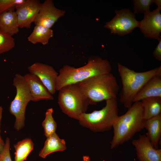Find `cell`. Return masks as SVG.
Here are the masks:
<instances>
[{
	"label": "cell",
	"instance_id": "1",
	"mask_svg": "<svg viewBox=\"0 0 161 161\" xmlns=\"http://www.w3.org/2000/svg\"><path fill=\"white\" fill-rule=\"evenodd\" d=\"M112 68L108 60L101 57L92 56L87 64L75 68L65 65L60 69L56 82V90L66 86L77 84L92 77L112 73Z\"/></svg>",
	"mask_w": 161,
	"mask_h": 161
},
{
	"label": "cell",
	"instance_id": "2",
	"mask_svg": "<svg viewBox=\"0 0 161 161\" xmlns=\"http://www.w3.org/2000/svg\"><path fill=\"white\" fill-rule=\"evenodd\" d=\"M145 120L141 101L133 103L124 114L119 116L114 123L110 148H117L131 139L144 129Z\"/></svg>",
	"mask_w": 161,
	"mask_h": 161
},
{
	"label": "cell",
	"instance_id": "3",
	"mask_svg": "<svg viewBox=\"0 0 161 161\" xmlns=\"http://www.w3.org/2000/svg\"><path fill=\"white\" fill-rule=\"evenodd\" d=\"M118 70L122 85L120 100L124 107L129 109L135 97L145 84L154 76L161 74V66L147 71L137 72L120 63Z\"/></svg>",
	"mask_w": 161,
	"mask_h": 161
},
{
	"label": "cell",
	"instance_id": "4",
	"mask_svg": "<svg viewBox=\"0 0 161 161\" xmlns=\"http://www.w3.org/2000/svg\"><path fill=\"white\" fill-rule=\"evenodd\" d=\"M77 84L92 105L117 98L120 88L112 73L92 77Z\"/></svg>",
	"mask_w": 161,
	"mask_h": 161
},
{
	"label": "cell",
	"instance_id": "5",
	"mask_svg": "<svg viewBox=\"0 0 161 161\" xmlns=\"http://www.w3.org/2000/svg\"><path fill=\"white\" fill-rule=\"evenodd\" d=\"M117 99L106 100V105L100 110L82 114L78 120L79 124L94 132L110 130L119 116Z\"/></svg>",
	"mask_w": 161,
	"mask_h": 161
},
{
	"label": "cell",
	"instance_id": "6",
	"mask_svg": "<svg viewBox=\"0 0 161 161\" xmlns=\"http://www.w3.org/2000/svg\"><path fill=\"white\" fill-rule=\"evenodd\" d=\"M58 103L64 113L78 120L90 105L89 99L77 83L66 86L59 90Z\"/></svg>",
	"mask_w": 161,
	"mask_h": 161
},
{
	"label": "cell",
	"instance_id": "7",
	"mask_svg": "<svg viewBox=\"0 0 161 161\" xmlns=\"http://www.w3.org/2000/svg\"><path fill=\"white\" fill-rule=\"evenodd\" d=\"M13 84L16 92L14 99L10 103L9 111L15 117L14 127L19 131L24 126L26 108L28 103L32 101V97L24 76L16 74Z\"/></svg>",
	"mask_w": 161,
	"mask_h": 161
},
{
	"label": "cell",
	"instance_id": "8",
	"mask_svg": "<svg viewBox=\"0 0 161 161\" xmlns=\"http://www.w3.org/2000/svg\"><path fill=\"white\" fill-rule=\"evenodd\" d=\"M114 12L115 15L104 26L110 30L111 33L124 36L131 32L135 28L139 27L140 21L136 20L135 14L129 9L115 10Z\"/></svg>",
	"mask_w": 161,
	"mask_h": 161
},
{
	"label": "cell",
	"instance_id": "9",
	"mask_svg": "<svg viewBox=\"0 0 161 161\" xmlns=\"http://www.w3.org/2000/svg\"><path fill=\"white\" fill-rule=\"evenodd\" d=\"M41 3L39 0H26L15 9L19 28L30 29L40 10Z\"/></svg>",
	"mask_w": 161,
	"mask_h": 161
},
{
	"label": "cell",
	"instance_id": "10",
	"mask_svg": "<svg viewBox=\"0 0 161 161\" xmlns=\"http://www.w3.org/2000/svg\"><path fill=\"white\" fill-rule=\"evenodd\" d=\"M28 69L30 73L38 78L52 95L55 93L58 74L52 66L37 62L28 66Z\"/></svg>",
	"mask_w": 161,
	"mask_h": 161
},
{
	"label": "cell",
	"instance_id": "11",
	"mask_svg": "<svg viewBox=\"0 0 161 161\" xmlns=\"http://www.w3.org/2000/svg\"><path fill=\"white\" fill-rule=\"evenodd\" d=\"M161 10L157 8L144 15L143 18L140 21L139 28L145 37L158 41L161 39Z\"/></svg>",
	"mask_w": 161,
	"mask_h": 161
},
{
	"label": "cell",
	"instance_id": "12",
	"mask_svg": "<svg viewBox=\"0 0 161 161\" xmlns=\"http://www.w3.org/2000/svg\"><path fill=\"white\" fill-rule=\"evenodd\" d=\"M131 143L139 161H161V149L155 148L145 134L140 135Z\"/></svg>",
	"mask_w": 161,
	"mask_h": 161
},
{
	"label": "cell",
	"instance_id": "13",
	"mask_svg": "<svg viewBox=\"0 0 161 161\" xmlns=\"http://www.w3.org/2000/svg\"><path fill=\"white\" fill-rule=\"evenodd\" d=\"M65 13L64 10L58 9L55 6L52 0H46L41 3L34 23L35 25H41L51 29L58 19L64 16Z\"/></svg>",
	"mask_w": 161,
	"mask_h": 161
},
{
	"label": "cell",
	"instance_id": "14",
	"mask_svg": "<svg viewBox=\"0 0 161 161\" xmlns=\"http://www.w3.org/2000/svg\"><path fill=\"white\" fill-rule=\"evenodd\" d=\"M24 76L30 92L32 101L36 102L53 99V96L38 77L30 73Z\"/></svg>",
	"mask_w": 161,
	"mask_h": 161
},
{
	"label": "cell",
	"instance_id": "15",
	"mask_svg": "<svg viewBox=\"0 0 161 161\" xmlns=\"http://www.w3.org/2000/svg\"><path fill=\"white\" fill-rule=\"evenodd\" d=\"M161 97V74L156 75L143 86L135 97L133 103L152 97Z\"/></svg>",
	"mask_w": 161,
	"mask_h": 161
},
{
	"label": "cell",
	"instance_id": "16",
	"mask_svg": "<svg viewBox=\"0 0 161 161\" xmlns=\"http://www.w3.org/2000/svg\"><path fill=\"white\" fill-rule=\"evenodd\" d=\"M144 128L145 134L153 146L158 149L161 140V114L145 120Z\"/></svg>",
	"mask_w": 161,
	"mask_h": 161
},
{
	"label": "cell",
	"instance_id": "17",
	"mask_svg": "<svg viewBox=\"0 0 161 161\" xmlns=\"http://www.w3.org/2000/svg\"><path fill=\"white\" fill-rule=\"evenodd\" d=\"M47 138L43 147L39 152L40 157L45 158L51 153L66 149L65 141L60 139L55 132Z\"/></svg>",
	"mask_w": 161,
	"mask_h": 161
},
{
	"label": "cell",
	"instance_id": "18",
	"mask_svg": "<svg viewBox=\"0 0 161 161\" xmlns=\"http://www.w3.org/2000/svg\"><path fill=\"white\" fill-rule=\"evenodd\" d=\"M0 29L12 36L19 32V27L15 11L5 12L0 14Z\"/></svg>",
	"mask_w": 161,
	"mask_h": 161
},
{
	"label": "cell",
	"instance_id": "19",
	"mask_svg": "<svg viewBox=\"0 0 161 161\" xmlns=\"http://www.w3.org/2000/svg\"><path fill=\"white\" fill-rule=\"evenodd\" d=\"M140 101L145 120L161 114V97H148Z\"/></svg>",
	"mask_w": 161,
	"mask_h": 161
},
{
	"label": "cell",
	"instance_id": "20",
	"mask_svg": "<svg viewBox=\"0 0 161 161\" xmlns=\"http://www.w3.org/2000/svg\"><path fill=\"white\" fill-rule=\"evenodd\" d=\"M53 35V31L51 29L41 25H35L32 33L28 37L27 40L33 44L40 43L46 45L48 44L49 39Z\"/></svg>",
	"mask_w": 161,
	"mask_h": 161
},
{
	"label": "cell",
	"instance_id": "21",
	"mask_svg": "<svg viewBox=\"0 0 161 161\" xmlns=\"http://www.w3.org/2000/svg\"><path fill=\"white\" fill-rule=\"evenodd\" d=\"M15 149L14 161H24L32 151L34 144L30 138L19 141L14 145Z\"/></svg>",
	"mask_w": 161,
	"mask_h": 161
},
{
	"label": "cell",
	"instance_id": "22",
	"mask_svg": "<svg viewBox=\"0 0 161 161\" xmlns=\"http://www.w3.org/2000/svg\"><path fill=\"white\" fill-rule=\"evenodd\" d=\"M53 111L52 108L47 110L45 119L42 123L44 130V135L47 138L55 132L57 127V123L52 116Z\"/></svg>",
	"mask_w": 161,
	"mask_h": 161
},
{
	"label": "cell",
	"instance_id": "23",
	"mask_svg": "<svg viewBox=\"0 0 161 161\" xmlns=\"http://www.w3.org/2000/svg\"><path fill=\"white\" fill-rule=\"evenodd\" d=\"M15 39L0 29V54L8 52L15 47Z\"/></svg>",
	"mask_w": 161,
	"mask_h": 161
},
{
	"label": "cell",
	"instance_id": "24",
	"mask_svg": "<svg viewBox=\"0 0 161 161\" xmlns=\"http://www.w3.org/2000/svg\"><path fill=\"white\" fill-rule=\"evenodd\" d=\"M133 13L135 14L145 15L150 12V7L154 2V0H133Z\"/></svg>",
	"mask_w": 161,
	"mask_h": 161
},
{
	"label": "cell",
	"instance_id": "25",
	"mask_svg": "<svg viewBox=\"0 0 161 161\" xmlns=\"http://www.w3.org/2000/svg\"><path fill=\"white\" fill-rule=\"evenodd\" d=\"M26 0H0V14L5 12L15 11Z\"/></svg>",
	"mask_w": 161,
	"mask_h": 161
},
{
	"label": "cell",
	"instance_id": "26",
	"mask_svg": "<svg viewBox=\"0 0 161 161\" xmlns=\"http://www.w3.org/2000/svg\"><path fill=\"white\" fill-rule=\"evenodd\" d=\"M10 140L7 137L4 149L0 155V161H12L10 154Z\"/></svg>",
	"mask_w": 161,
	"mask_h": 161
},
{
	"label": "cell",
	"instance_id": "27",
	"mask_svg": "<svg viewBox=\"0 0 161 161\" xmlns=\"http://www.w3.org/2000/svg\"><path fill=\"white\" fill-rule=\"evenodd\" d=\"M154 57L157 60L161 61V39L153 52Z\"/></svg>",
	"mask_w": 161,
	"mask_h": 161
},
{
	"label": "cell",
	"instance_id": "28",
	"mask_svg": "<svg viewBox=\"0 0 161 161\" xmlns=\"http://www.w3.org/2000/svg\"><path fill=\"white\" fill-rule=\"evenodd\" d=\"M1 131H0V133ZM5 143L2 139L0 134V155L3 152L4 148Z\"/></svg>",
	"mask_w": 161,
	"mask_h": 161
},
{
	"label": "cell",
	"instance_id": "29",
	"mask_svg": "<svg viewBox=\"0 0 161 161\" xmlns=\"http://www.w3.org/2000/svg\"><path fill=\"white\" fill-rule=\"evenodd\" d=\"M157 5V8L161 9V1L160 0H154V2Z\"/></svg>",
	"mask_w": 161,
	"mask_h": 161
},
{
	"label": "cell",
	"instance_id": "30",
	"mask_svg": "<svg viewBox=\"0 0 161 161\" xmlns=\"http://www.w3.org/2000/svg\"><path fill=\"white\" fill-rule=\"evenodd\" d=\"M83 161H90V158L88 156H83Z\"/></svg>",
	"mask_w": 161,
	"mask_h": 161
},
{
	"label": "cell",
	"instance_id": "31",
	"mask_svg": "<svg viewBox=\"0 0 161 161\" xmlns=\"http://www.w3.org/2000/svg\"><path fill=\"white\" fill-rule=\"evenodd\" d=\"M3 109L1 106H0V125L1 119L2 117V113Z\"/></svg>",
	"mask_w": 161,
	"mask_h": 161
},
{
	"label": "cell",
	"instance_id": "32",
	"mask_svg": "<svg viewBox=\"0 0 161 161\" xmlns=\"http://www.w3.org/2000/svg\"><path fill=\"white\" fill-rule=\"evenodd\" d=\"M134 161H136V159L135 158L134 159Z\"/></svg>",
	"mask_w": 161,
	"mask_h": 161
}]
</instances>
